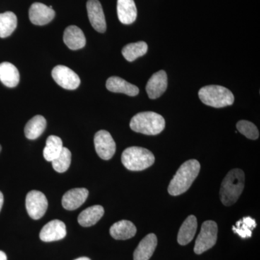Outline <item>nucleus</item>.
Masks as SVG:
<instances>
[{"mask_svg": "<svg viewBox=\"0 0 260 260\" xmlns=\"http://www.w3.org/2000/svg\"><path fill=\"white\" fill-rule=\"evenodd\" d=\"M200 171V162L197 160L184 162L178 169L169 184L168 191L172 196H178L186 192L190 188Z\"/></svg>", "mask_w": 260, "mask_h": 260, "instance_id": "obj_1", "label": "nucleus"}, {"mask_svg": "<svg viewBox=\"0 0 260 260\" xmlns=\"http://www.w3.org/2000/svg\"><path fill=\"white\" fill-rule=\"evenodd\" d=\"M245 175L239 169H232L228 173L223 181L220 190V198L225 206L235 204L244 190Z\"/></svg>", "mask_w": 260, "mask_h": 260, "instance_id": "obj_2", "label": "nucleus"}, {"mask_svg": "<svg viewBox=\"0 0 260 260\" xmlns=\"http://www.w3.org/2000/svg\"><path fill=\"white\" fill-rule=\"evenodd\" d=\"M130 128L136 133L156 135L165 129L166 121L160 114L153 112H140L132 118Z\"/></svg>", "mask_w": 260, "mask_h": 260, "instance_id": "obj_3", "label": "nucleus"}, {"mask_svg": "<svg viewBox=\"0 0 260 260\" xmlns=\"http://www.w3.org/2000/svg\"><path fill=\"white\" fill-rule=\"evenodd\" d=\"M121 162L128 170L140 172L151 167L155 162V156L148 149L129 147L123 152Z\"/></svg>", "mask_w": 260, "mask_h": 260, "instance_id": "obj_4", "label": "nucleus"}, {"mask_svg": "<svg viewBox=\"0 0 260 260\" xmlns=\"http://www.w3.org/2000/svg\"><path fill=\"white\" fill-rule=\"evenodd\" d=\"M200 99L205 105L214 108H223L232 106L234 95L229 89L220 85H207L199 90Z\"/></svg>", "mask_w": 260, "mask_h": 260, "instance_id": "obj_5", "label": "nucleus"}, {"mask_svg": "<svg viewBox=\"0 0 260 260\" xmlns=\"http://www.w3.org/2000/svg\"><path fill=\"white\" fill-rule=\"evenodd\" d=\"M218 238V225L213 220H207L202 225L201 231L194 248L197 254H203L205 251L211 249L217 242Z\"/></svg>", "mask_w": 260, "mask_h": 260, "instance_id": "obj_6", "label": "nucleus"}, {"mask_svg": "<svg viewBox=\"0 0 260 260\" xmlns=\"http://www.w3.org/2000/svg\"><path fill=\"white\" fill-rule=\"evenodd\" d=\"M25 206L29 216L34 220H39L47 210V197L40 191H29L25 198Z\"/></svg>", "mask_w": 260, "mask_h": 260, "instance_id": "obj_7", "label": "nucleus"}, {"mask_svg": "<svg viewBox=\"0 0 260 260\" xmlns=\"http://www.w3.org/2000/svg\"><path fill=\"white\" fill-rule=\"evenodd\" d=\"M95 151L103 160H110L116 152V143L109 132L100 130L94 137Z\"/></svg>", "mask_w": 260, "mask_h": 260, "instance_id": "obj_8", "label": "nucleus"}, {"mask_svg": "<svg viewBox=\"0 0 260 260\" xmlns=\"http://www.w3.org/2000/svg\"><path fill=\"white\" fill-rule=\"evenodd\" d=\"M52 78L61 88L67 90H75L79 87V76L73 70L64 65L56 66L51 72Z\"/></svg>", "mask_w": 260, "mask_h": 260, "instance_id": "obj_9", "label": "nucleus"}, {"mask_svg": "<svg viewBox=\"0 0 260 260\" xmlns=\"http://www.w3.org/2000/svg\"><path fill=\"white\" fill-rule=\"evenodd\" d=\"M66 235V225L64 222L53 220L43 227L39 237L42 242H52L61 240Z\"/></svg>", "mask_w": 260, "mask_h": 260, "instance_id": "obj_10", "label": "nucleus"}, {"mask_svg": "<svg viewBox=\"0 0 260 260\" xmlns=\"http://www.w3.org/2000/svg\"><path fill=\"white\" fill-rule=\"evenodd\" d=\"M86 6L88 18L93 28L98 32H105L107 23L100 2L99 0H88Z\"/></svg>", "mask_w": 260, "mask_h": 260, "instance_id": "obj_11", "label": "nucleus"}, {"mask_svg": "<svg viewBox=\"0 0 260 260\" xmlns=\"http://www.w3.org/2000/svg\"><path fill=\"white\" fill-rule=\"evenodd\" d=\"M54 10L42 3H34L29 10V19L34 25H47L54 18Z\"/></svg>", "mask_w": 260, "mask_h": 260, "instance_id": "obj_12", "label": "nucleus"}, {"mask_svg": "<svg viewBox=\"0 0 260 260\" xmlns=\"http://www.w3.org/2000/svg\"><path fill=\"white\" fill-rule=\"evenodd\" d=\"M168 78L164 70L154 73L149 79L146 85V91L150 99H156L161 96L167 90Z\"/></svg>", "mask_w": 260, "mask_h": 260, "instance_id": "obj_13", "label": "nucleus"}, {"mask_svg": "<svg viewBox=\"0 0 260 260\" xmlns=\"http://www.w3.org/2000/svg\"><path fill=\"white\" fill-rule=\"evenodd\" d=\"M89 194L85 188H75L67 191L61 200L63 208L68 210L79 208L86 201Z\"/></svg>", "mask_w": 260, "mask_h": 260, "instance_id": "obj_14", "label": "nucleus"}, {"mask_svg": "<svg viewBox=\"0 0 260 260\" xmlns=\"http://www.w3.org/2000/svg\"><path fill=\"white\" fill-rule=\"evenodd\" d=\"M63 40L71 50L82 49L86 44V39L83 30L75 25H70L65 29Z\"/></svg>", "mask_w": 260, "mask_h": 260, "instance_id": "obj_15", "label": "nucleus"}, {"mask_svg": "<svg viewBox=\"0 0 260 260\" xmlns=\"http://www.w3.org/2000/svg\"><path fill=\"white\" fill-rule=\"evenodd\" d=\"M106 86L113 93H124L129 96H136L139 93V88L136 85L128 83L119 77L113 76L107 80Z\"/></svg>", "mask_w": 260, "mask_h": 260, "instance_id": "obj_16", "label": "nucleus"}, {"mask_svg": "<svg viewBox=\"0 0 260 260\" xmlns=\"http://www.w3.org/2000/svg\"><path fill=\"white\" fill-rule=\"evenodd\" d=\"M158 240L156 236L150 234L140 242L135 250L134 260H149L156 248Z\"/></svg>", "mask_w": 260, "mask_h": 260, "instance_id": "obj_17", "label": "nucleus"}, {"mask_svg": "<svg viewBox=\"0 0 260 260\" xmlns=\"http://www.w3.org/2000/svg\"><path fill=\"white\" fill-rule=\"evenodd\" d=\"M117 15L119 21L124 25L134 23L138 15L134 0H117Z\"/></svg>", "mask_w": 260, "mask_h": 260, "instance_id": "obj_18", "label": "nucleus"}, {"mask_svg": "<svg viewBox=\"0 0 260 260\" xmlns=\"http://www.w3.org/2000/svg\"><path fill=\"white\" fill-rule=\"evenodd\" d=\"M136 226L129 220H122L113 224L110 228L111 236L116 240H126L134 237Z\"/></svg>", "mask_w": 260, "mask_h": 260, "instance_id": "obj_19", "label": "nucleus"}, {"mask_svg": "<svg viewBox=\"0 0 260 260\" xmlns=\"http://www.w3.org/2000/svg\"><path fill=\"white\" fill-rule=\"evenodd\" d=\"M198 229V220L194 215H189L182 223L179 234L177 241L180 245L184 246L190 243L194 239Z\"/></svg>", "mask_w": 260, "mask_h": 260, "instance_id": "obj_20", "label": "nucleus"}, {"mask_svg": "<svg viewBox=\"0 0 260 260\" xmlns=\"http://www.w3.org/2000/svg\"><path fill=\"white\" fill-rule=\"evenodd\" d=\"M0 81L8 88H15L20 82V73L12 63L3 62L0 64Z\"/></svg>", "mask_w": 260, "mask_h": 260, "instance_id": "obj_21", "label": "nucleus"}, {"mask_svg": "<svg viewBox=\"0 0 260 260\" xmlns=\"http://www.w3.org/2000/svg\"><path fill=\"white\" fill-rule=\"evenodd\" d=\"M104 214V209L102 205H94L81 212L78 216V223L83 227L92 226L100 220Z\"/></svg>", "mask_w": 260, "mask_h": 260, "instance_id": "obj_22", "label": "nucleus"}, {"mask_svg": "<svg viewBox=\"0 0 260 260\" xmlns=\"http://www.w3.org/2000/svg\"><path fill=\"white\" fill-rule=\"evenodd\" d=\"M47 127V120L43 116L37 115L30 119L25 126V135L29 140H36L41 136Z\"/></svg>", "mask_w": 260, "mask_h": 260, "instance_id": "obj_23", "label": "nucleus"}, {"mask_svg": "<svg viewBox=\"0 0 260 260\" xmlns=\"http://www.w3.org/2000/svg\"><path fill=\"white\" fill-rule=\"evenodd\" d=\"M18 19L13 12L0 13V38L10 37L17 28Z\"/></svg>", "mask_w": 260, "mask_h": 260, "instance_id": "obj_24", "label": "nucleus"}, {"mask_svg": "<svg viewBox=\"0 0 260 260\" xmlns=\"http://www.w3.org/2000/svg\"><path fill=\"white\" fill-rule=\"evenodd\" d=\"M148 44L145 42H138L127 44L123 48L121 53L128 61H135V59L144 56L148 52Z\"/></svg>", "mask_w": 260, "mask_h": 260, "instance_id": "obj_25", "label": "nucleus"}, {"mask_svg": "<svg viewBox=\"0 0 260 260\" xmlns=\"http://www.w3.org/2000/svg\"><path fill=\"white\" fill-rule=\"evenodd\" d=\"M63 148L62 140L59 137L51 135L47 138L46 147L44 149V157L47 161L51 162L55 159Z\"/></svg>", "mask_w": 260, "mask_h": 260, "instance_id": "obj_26", "label": "nucleus"}, {"mask_svg": "<svg viewBox=\"0 0 260 260\" xmlns=\"http://www.w3.org/2000/svg\"><path fill=\"white\" fill-rule=\"evenodd\" d=\"M255 220L251 217H245L237 222L236 225L233 226V231L242 239H248L252 236L253 229H255Z\"/></svg>", "mask_w": 260, "mask_h": 260, "instance_id": "obj_27", "label": "nucleus"}, {"mask_svg": "<svg viewBox=\"0 0 260 260\" xmlns=\"http://www.w3.org/2000/svg\"><path fill=\"white\" fill-rule=\"evenodd\" d=\"M72 154L69 149L63 147L61 153L51 161L54 170L58 173H64L68 170L71 164Z\"/></svg>", "mask_w": 260, "mask_h": 260, "instance_id": "obj_28", "label": "nucleus"}, {"mask_svg": "<svg viewBox=\"0 0 260 260\" xmlns=\"http://www.w3.org/2000/svg\"><path fill=\"white\" fill-rule=\"evenodd\" d=\"M238 131L244 135L248 139L256 140L259 138V130L255 124L249 121L241 120L237 124Z\"/></svg>", "mask_w": 260, "mask_h": 260, "instance_id": "obj_29", "label": "nucleus"}, {"mask_svg": "<svg viewBox=\"0 0 260 260\" xmlns=\"http://www.w3.org/2000/svg\"><path fill=\"white\" fill-rule=\"evenodd\" d=\"M3 203H4V196L3 193L0 191V211H1L2 208H3Z\"/></svg>", "mask_w": 260, "mask_h": 260, "instance_id": "obj_30", "label": "nucleus"}, {"mask_svg": "<svg viewBox=\"0 0 260 260\" xmlns=\"http://www.w3.org/2000/svg\"><path fill=\"white\" fill-rule=\"evenodd\" d=\"M0 260H8V257L4 251H0Z\"/></svg>", "mask_w": 260, "mask_h": 260, "instance_id": "obj_31", "label": "nucleus"}, {"mask_svg": "<svg viewBox=\"0 0 260 260\" xmlns=\"http://www.w3.org/2000/svg\"><path fill=\"white\" fill-rule=\"evenodd\" d=\"M75 260H91V259H90V258L85 257V256H83V257L78 258V259H76Z\"/></svg>", "mask_w": 260, "mask_h": 260, "instance_id": "obj_32", "label": "nucleus"}, {"mask_svg": "<svg viewBox=\"0 0 260 260\" xmlns=\"http://www.w3.org/2000/svg\"><path fill=\"white\" fill-rule=\"evenodd\" d=\"M1 150H2V146H1V145H0V152H1Z\"/></svg>", "mask_w": 260, "mask_h": 260, "instance_id": "obj_33", "label": "nucleus"}]
</instances>
